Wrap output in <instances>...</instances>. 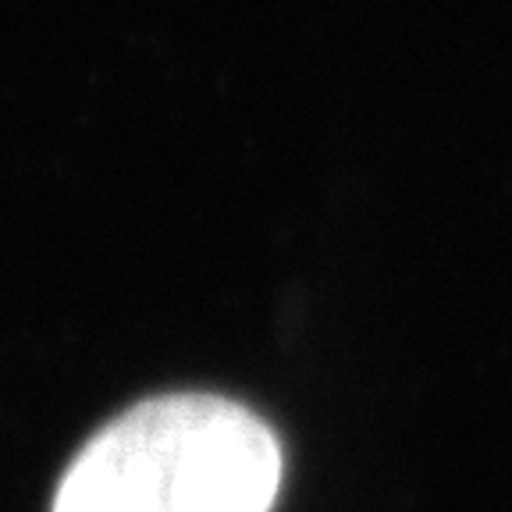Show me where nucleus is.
<instances>
[{
  "instance_id": "f257e3e1",
  "label": "nucleus",
  "mask_w": 512,
  "mask_h": 512,
  "mask_svg": "<svg viewBox=\"0 0 512 512\" xmlns=\"http://www.w3.org/2000/svg\"><path fill=\"white\" fill-rule=\"evenodd\" d=\"M278 480V441L246 406L168 395L82 448L54 512H271Z\"/></svg>"
}]
</instances>
